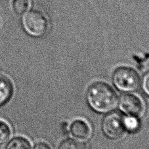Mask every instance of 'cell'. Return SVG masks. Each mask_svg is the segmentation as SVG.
Segmentation results:
<instances>
[{
	"label": "cell",
	"mask_w": 149,
	"mask_h": 149,
	"mask_svg": "<svg viewBox=\"0 0 149 149\" xmlns=\"http://www.w3.org/2000/svg\"><path fill=\"white\" fill-rule=\"evenodd\" d=\"M70 132L75 139L81 141L88 139L91 135V130L89 124L80 119L74 120L72 123Z\"/></svg>",
	"instance_id": "6"
},
{
	"label": "cell",
	"mask_w": 149,
	"mask_h": 149,
	"mask_svg": "<svg viewBox=\"0 0 149 149\" xmlns=\"http://www.w3.org/2000/svg\"><path fill=\"white\" fill-rule=\"evenodd\" d=\"M6 149H32L31 144L24 137H17L9 141Z\"/></svg>",
	"instance_id": "9"
},
{
	"label": "cell",
	"mask_w": 149,
	"mask_h": 149,
	"mask_svg": "<svg viewBox=\"0 0 149 149\" xmlns=\"http://www.w3.org/2000/svg\"><path fill=\"white\" fill-rule=\"evenodd\" d=\"M87 104L95 112L104 114L112 111L118 103L116 93L104 82L92 84L86 93Z\"/></svg>",
	"instance_id": "1"
},
{
	"label": "cell",
	"mask_w": 149,
	"mask_h": 149,
	"mask_svg": "<svg viewBox=\"0 0 149 149\" xmlns=\"http://www.w3.org/2000/svg\"><path fill=\"white\" fill-rule=\"evenodd\" d=\"M124 125L125 130L130 132H135L139 129V123L137 118L133 116H128L124 118Z\"/></svg>",
	"instance_id": "12"
},
{
	"label": "cell",
	"mask_w": 149,
	"mask_h": 149,
	"mask_svg": "<svg viewBox=\"0 0 149 149\" xmlns=\"http://www.w3.org/2000/svg\"><path fill=\"white\" fill-rule=\"evenodd\" d=\"M34 149H51L48 144L45 143H38L34 146Z\"/></svg>",
	"instance_id": "14"
},
{
	"label": "cell",
	"mask_w": 149,
	"mask_h": 149,
	"mask_svg": "<svg viewBox=\"0 0 149 149\" xmlns=\"http://www.w3.org/2000/svg\"><path fill=\"white\" fill-rule=\"evenodd\" d=\"M11 5L15 13L22 16L32 9V0H12Z\"/></svg>",
	"instance_id": "8"
},
{
	"label": "cell",
	"mask_w": 149,
	"mask_h": 149,
	"mask_svg": "<svg viewBox=\"0 0 149 149\" xmlns=\"http://www.w3.org/2000/svg\"><path fill=\"white\" fill-rule=\"evenodd\" d=\"M120 110L129 116L139 118L145 112V105L139 97L133 94L127 93L120 97L119 101Z\"/></svg>",
	"instance_id": "5"
},
{
	"label": "cell",
	"mask_w": 149,
	"mask_h": 149,
	"mask_svg": "<svg viewBox=\"0 0 149 149\" xmlns=\"http://www.w3.org/2000/svg\"><path fill=\"white\" fill-rule=\"evenodd\" d=\"M112 81L118 90L130 93L138 90L141 85V79L134 69L127 66H120L114 70Z\"/></svg>",
	"instance_id": "3"
},
{
	"label": "cell",
	"mask_w": 149,
	"mask_h": 149,
	"mask_svg": "<svg viewBox=\"0 0 149 149\" xmlns=\"http://www.w3.org/2000/svg\"><path fill=\"white\" fill-rule=\"evenodd\" d=\"M11 131L9 125L0 120V145H3L9 141Z\"/></svg>",
	"instance_id": "11"
},
{
	"label": "cell",
	"mask_w": 149,
	"mask_h": 149,
	"mask_svg": "<svg viewBox=\"0 0 149 149\" xmlns=\"http://www.w3.org/2000/svg\"><path fill=\"white\" fill-rule=\"evenodd\" d=\"M13 94V86L7 77L0 74V107L6 104Z\"/></svg>",
	"instance_id": "7"
},
{
	"label": "cell",
	"mask_w": 149,
	"mask_h": 149,
	"mask_svg": "<svg viewBox=\"0 0 149 149\" xmlns=\"http://www.w3.org/2000/svg\"><path fill=\"white\" fill-rule=\"evenodd\" d=\"M58 149H87V145L81 141L70 139L63 141Z\"/></svg>",
	"instance_id": "10"
},
{
	"label": "cell",
	"mask_w": 149,
	"mask_h": 149,
	"mask_svg": "<svg viewBox=\"0 0 149 149\" xmlns=\"http://www.w3.org/2000/svg\"><path fill=\"white\" fill-rule=\"evenodd\" d=\"M102 131L104 135L110 139H119L123 137L126 131L124 117L117 112L107 114L102 120Z\"/></svg>",
	"instance_id": "4"
},
{
	"label": "cell",
	"mask_w": 149,
	"mask_h": 149,
	"mask_svg": "<svg viewBox=\"0 0 149 149\" xmlns=\"http://www.w3.org/2000/svg\"><path fill=\"white\" fill-rule=\"evenodd\" d=\"M141 86L144 93L149 96V72L144 74L141 80Z\"/></svg>",
	"instance_id": "13"
},
{
	"label": "cell",
	"mask_w": 149,
	"mask_h": 149,
	"mask_svg": "<svg viewBox=\"0 0 149 149\" xmlns=\"http://www.w3.org/2000/svg\"><path fill=\"white\" fill-rule=\"evenodd\" d=\"M22 23L25 32L33 38L45 36L51 29V20L45 12L31 9L22 15Z\"/></svg>",
	"instance_id": "2"
}]
</instances>
